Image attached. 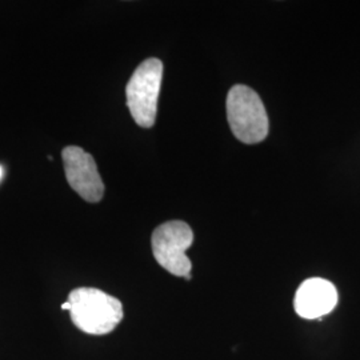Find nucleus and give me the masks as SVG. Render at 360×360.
I'll use <instances>...</instances> for the list:
<instances>
[{
    "mask_svg": "<svg viewBox=\"0 0 360 360\" xmlns=\"http://www.w3.org/2000/svg\"><path fill=\"white\" fill-rule=\"evenodd\" d=\"M68 302L71 321L86 334H110L123 319L120 300L98 288H77L71 291Z\"/></svg>",
    "mask_w": 360,
    "mask_h": 360,
    "instance_id": "f257e3e1",
    "label": "nucleus"
},
{
    "mask_svg": "<svg viewBox=\"0 0 360 360\" xmlns=\"http://www.w3.org/2000/svg\"><path fill=\"white\" fill-rule=\"evenodd\" d=\"M227 117L233 136L245 144L263 142L269 135V116L255 91L236 84L227 95Z\"/></svg>",
    "mask_w": 360,
    "mask_h": 360,
    "instance_id": "f03ea898",
    "label": "nucleus"
},
{
    "mask_svg": "<svg viewBox=\"0 0 360 360\" xmlns=\"http://www.w3.org/2000/svg\"><path fill=\"white\" fill-rule=\"evenodd\" d=\"M162 77L163 63L156 58H150L134 71L126 87L129 112L135 123L143 129H151L155 124Z\"/></svg>",
    "mask_w": 360,
    "mask_h": 360,
    "instance_id": "7ed1b4c3",
    "label": "nucleus"
},
{
    "mask_svg": "<svg viewBox=\"0 0 360 360\" xmlns=\"http://www.w3.org/2000/svg\"><path fill=\"white\" fill-rule=\"evenodd\" d=\"M193 242L191 227L181 220H171L156 227L151 245L155 259L165 270L175 276L191 279V260L186 251Z\"/></svg>",
    "mask_w": 360,
    "mask_h": 360,
    "instance_id": "20e7f679",
    "label": "nucleus"
},
{
    "mask_svg": "<svg viewBox=\"0 0 360 360\" xmlns=\"http://www.w3.org/2000/svg\"><path fill=\"white\" fill-rule=\"evenodd\" d=\"M62 158L70 187L86 202H101L104 193L103 180L92 155L77 146H68L62 151Z\"/></svg>",
    "mask_w": 360,
    "mask_h": 360,
    "instance_id": "39448f33",
    "label": "nucleus"
},
{
    "mask_svg": "<svg viewBox=\"0 0 360 360\" xmlns=\"http://www.w3.org/2000/svg\"><path fill=\"white\" fill-rule=\"evenodd\" d=\"M338 291L334 284L322 278H311L296 291L294 307L304 319H319L336 307Z\"/></svg>",
    "mask_w": 360,
    "mask_h": 360,
    "instance_id": "423d86ee",
    "label": "nucleus"
},
{
    "mask_svg": "<svg viewBox=\"0 0 360 360\" xmlns=\"http://www.w3.org/2000/svg\"><path fill=\"white\" fill-rule=\"evenodd\" d=\"M62 309H65V311H71V303L67 300L65 303L62 304Z\"/></svg>",
    "mask_w": 360,
    "mask_h": 360,
    "instance_id": "0eeeda50",
    "label": "nucleus"
},
{
    "mask_svg": "<svg viewBox=\"0 0 360 360\" xmlns=\"http://www.w3.org/2000/svg\"><path fill=\"white\" fill-rule=\"evenodd\" d=\"M1 178H3V167L0 166V180H1Z\"/></svg>",
    "mask_w": 360,
    "mask_h": 360,
    "instance_id": "6e6552de",
    "label": "nucleus"
}]
</instances>
